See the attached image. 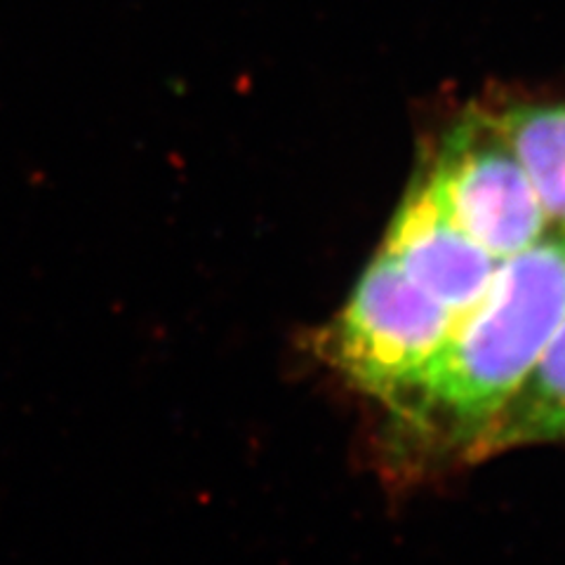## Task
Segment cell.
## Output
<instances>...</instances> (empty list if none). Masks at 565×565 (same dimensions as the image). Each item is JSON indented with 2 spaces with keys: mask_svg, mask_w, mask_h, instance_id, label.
<instances>
[{
  "mask_svg": "<svg viewBox=\"0 0 565 565\" xmlns=\"http://www.w3.org/2000/svg\"><path fill=\"white\" fill-rule=\"evenodd\" d=\"M565 318V232L500 262L486 292L386 408L440 450L469 452Z\"/></svg>",
  "mask_w": 565,
  "mask_h": 565,
  "instance_id": "obj_1",
  "label": "cell"
},
{
  "mask_svg": "<svg viewBox=\"0 0 565 565\" xmlns=\"http://www.w3.org/2000/svg\"><path fill=\"white\" fill-rule=\"evenodd\" d=\"M457 316L380 253L316 340L318 356L363 394L392 401L455 328Z\"/></svg>",
  "mask_w": 565,
  "mask_h": 565,
  "instance_id": "obj_2",
  "label": "cell"
},
{
  "mask_svg": "<svg viewBox=\"0 0 565 565\" xmlns=\"http://www.w3.org/2000/svg\"><path fill=\"white\" fill-rule=\"evenodd\" d=\"M424 180L450 220L494 262L544 236L550 217L537 191L486 111H471L446 135Z\"/></svg>",
  "mask_w": 565,
  "mask_h": 565,
  "instance_id": "obj_3",
  "label": "cell"
},
{
  "mask_svg": "<svg viewBox=\"0 0 565 565\" xmlns=\"http://www.w3.org/2000/svg\"><path fill=\"white\" fill-rule=\"evenodd\" d=\"M382 253L457 318L479 302L498 269V262L450 220L424 177L398 205Z\"/></svg>",
  "mask_w": 565,
  "mask_h": 565,
  "instance_id": "obj_4",
  "label": "cell"
},
{
  "mask_svg": "<svg viewBox=\"0 0 565 565\" xmlns=\"http://www.w3.org/2000/svg\"><path fill=\"white\" fill-rule=\"evenodd\" d=\"M565 440V318L519 392L476 438L467 457Z\"/></svg>",
  "mask_w": 565,
  "mask_h": 565,
  "instance_id": "obj_5",
  "label": "cell"
},
{
  "mask_svg": "<svg viewBox=\"0 0 565 565\" xmlns=\"http://www.w3.org/2000/svg\"><path fill=\"white\" fill-rule=\"evenodd\" d=\"M486 114L527 172L546 217L565 232V104H519Z\"/></svg>",
  "mask_w": 565,
  "mask_h": 565,
  "instance_id": "obj_6",
  "label": "cell"
}]
</instances>
